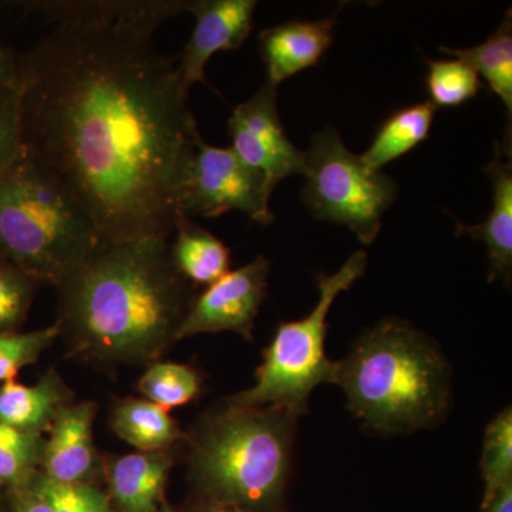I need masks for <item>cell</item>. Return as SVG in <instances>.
<instances>
[{
    "instance_id": "cell-1",
    "label": "cell",
    "mask_w": 512,
    "mask_h": 512,
    "mask_svg": "<svg viewBox=\"0 0 512 512\" xmlns=\"http://www.w3.org/2000/svg\"><path fill=\"white\" fill-rule=\"evenodd\" d=\"M18 55L23 150L79 202L104 244L170 238L197 121L154 30L57 20Z\"/></svg>"
},
{
    "instance_id": "cell-2",
    "label": "cell",
    "mask_w": 512,
    "mask_h": 512,
    "mask_svg": "<svg viewBox=\"0 0 512 512\" xmlns=\"http://www.w3.org/2000/svg\"><path fill=\"white\" fill-rule=\"evenodd\" d=\"M56 288L70 353L101 363L157 362L191 302L163 238L106 244Z\"/></svg>"
},
{
    "instance_id": "cell-3",
    "label": "cell",
    "mask_w": 512,
    "mask_h": 512,
    "mask_svg": "<svg viewBox=\"0 0 512 512\" xmlns=\"http://www.w3.org/2000/svg\"><path fill=\"white\" fill-rule=\"evenodd\" d=\"M349 409L370 429L407 433L439 423L450 404V369L440 350L402 320L386 319L336 363Z\"/></svg>"
},
{
    "instance_id": "cell-4",
    "label": "cell",
    "mask_w": 512,
    "mask_h": 512,
    "mask_svg": "<svg viewBox=\"0 0 512 512\" xmlns=\"http://www.w3.org/2000/svg\"><path fill=\"white\" fill-rule=\"evenodd\" d=\"M104 245L79 202L25 150L0 174V261L57 286Z\"/></svg>"
},
{
    "instance_id": "cell-5",
    "label": "cell",
    "mask_w": 512,
    "mask_h": 512,
    "mask_svg": "<svg viewBox=\"0 0 512 512\" xmlns=\"http://www.w3.org/2000/svg\"><path fill=\"white\" fill-rule=\"evenodd\" d=\"M295 416L276 407L227 404L191 437V474L215 503L264 512L281 498Z\"/></svg>"
},
{
    "instance_id": "cell-6",
    "label": "cell",
    "mask_w": 512,
    "mask_h": 512,
    "mask_svg": "<svg viewBox=\"0 0 512 512\" xmlns=\"http://www.w3.org/2000/svg\"><path fill=\"white\" fill-rule=\"evenodd\" d=\"M367 254L357 251L335 274L318 279L319 301L305 318L276 329L256 372L255 384L228 399L238 407H276L298 417L319 384L333 383L336 363L325 352L328 315L340 293L365 275Z\"/></svg>"
},
{
    "instance_id": "cell-7",
    "label": "cell",
    "mask_w": 512,
    "mask_h": 512,
    "mask_svg": "<svg viewBox=\"0 0 512 512\" xmlns=\"http://www.w3.org/2000/svg\"><path fill=\"white\" fill-rule=\"evenodd\" d=\"M305 157L302 198L313 217L348 227L362 244H373L396 201V181L370 170L332 128L313 136Z\"/></svg>"
},
{
    "instance_id": "cell-8",
    "label": "cell",
    "mask_w": 512,
    "mask_h": 512,
    "mask_svg": "<svg viewBox=\"0 0 512 512\" xmlns=\"http://www.w3.org/2000/svg\"><path fill=\"white\" fill-rule=\"evenodd\" d=\"M272 191L265 175L245 164L231 147L211 146L201 137L184 168L177 211L191 220L237 211L269 225L275 221L269 207Z\"/></svg>"
},
{
    "instance_id": "cell-9",
    "label": "cell",
    "mask_w": 512,
    "mask_h": 512,
    "mask_svg": "<svg viewBox=\"0 0 512 512\" xmlns=\"http://www.w3.org/2000/svg\"><path fill=\"white\" fill-rule=\"evenodd\" d=\"M231 148L249 167L264 174L274 188L285 178L305 175V151L286 136L279 116L278 87L266 82L228 120Z\"/></svg>"
},
{
    "instance_id": "cell-10",
    "label": "cell",
    "mask_w": 512,
    "mask_h": 512,
    "mask_svg": "<svg viewBox=\"0 0 512 512\" xmlns=\"http://www.w3.org/2000/svg\"><path fill=\"white\" fill-rule=\"evenodd\" d=\"M268 278L269 261L259 255L208 285L197 298L191 299L177 340L218 332H235L251 340L268 289Z\"/></svg>"
},
{
    "instance_id": "cell-11",
    "label": "cell",
    "mask_w": 512,
    "mask_h": 512,
    "mask_svg": "<svg viewBox=\"0 0 512 512\" xmlns=\"http://www.w3.org/2000/svg\"><path fill=\"white\" fill-rule=\"evenodd\" d=\"M256 6L255 0H190L188 13L194 15L195 26L178 56V72L188 89L192 84L205 83V67L215 53L244 45Z\"/></svg>"
},
{
    "instance_id": "cell-12",
    "label": "cell",
    "mask_w": 512,
    "mask_h": 512,
    "mask_svg": "<svg viewBox=\"0 0 512 512\" xmlns=\"http://www.w3.org/2000/svg\"><path fill=\"white\" fill-rule=\"evenodd\" d=\"M97 404L69 403L50 424L39 473L59 484H93L100 461L94 446Z\"/></svg>"
},
{
    "instance_id": "cell-13",
    "label": "cell",
    "mask_w": 512,
    "mask_h": 512,
    "mask_svg": "<svg viewBox=\"0 0 512 512\" xmlns=\"http://www.w3.org/2000/svg\"><path fill=\"white\" fill-rule=\"evenodd\" d=\"M338 19H293L262 30L259 50L266 67V82L278 87L289 77L316 66L328 52Z\"/></svg>"
},
{
    "instance_id": "cell-14",
    "label": "cell",
    "mask_w": 512,
    "mask_h": 512,
    "mask_svg": "<svg viewBox=\"0 0 512 512\" xmlns=\"http://www.w3.org/2000/svg\"><path fill=\"white\" fill-rule=\"evenodd\" d=\"M171 466L170 450L138 451L116 458L107 471L113 512H160Z\"/></svg>"
},
{
    "instance_id": "cell-15",
    "label": "cell",
    "mask_w": 512,
    "mask_h": 512,
    "mask_svg": "<svg viewBox=\"0 0 512 512\" xmlns=\"http://www.w3.org/2000/svg\"><path fill=\"white\" fill-rule=\"evenodd\" d=\"M493 184V207L483 224L468 225L456 220L457 235L484 242L490 258V281H511L512 272V164L504 160L500 147L484 167Z\"/></svg>"
},
{
    "instance_id": "cell-16",
    "label": "cell",
    "mask_w": 512,
    "mask_h": 512,
    "mask_svg": "<svg viewBox=\"0 0 512 512\" xmlns=\"http://www.w3.org/2000/svg\"><path fill=\"white\" fill-rule=\"evenodd\" d=\"M72 399L55 369L47 370L33 386L9 380L0 386V421L13 429L45 434L59 410Z\"/></svg>"
},
{
    "instance_id": "cell-17",
    "label": "cell",
    "mask_w": 512,
    "mask_h": 512,
    "mask_svg": "<svg viewBox=\"0 0 512 512\" xmlns=\"http://www.w3.org/2000/svg\"><path fill=\"white\" fill-rule=\"evenodd\" d=\"M190 0H126V2H26L30 12L40 13L50 22L67 18H93L106 22H126L156 30L165 19L188 12Z\"/></svg>"
},
{
    "instance_id": "cell-18",
    "label": "cell",
    "mask_w": 512,
    "mask_h": 512,
    "mask_svg": "<svg viewBox=\"0 0 512 512\" xmlns=\"http://www.w3.org/2000/svg\"><path fill=\"white\" fill-rule=\"evenodd\" d=\"M170 255L175 269L194 285H211L229 272L231 255L221 239L208 229L180 215L175 222Z\"/></svg>"
},
{
    "instance_id": "cell-19",
    "label": "cell",
    "mask_w": 512,
    "mask_h": 512,
    "mask_svg": "<svg viewBox=\"0 0 512 512\" xmlns=\"http://www.w3.org/2000/svg\"><path fill=\"white\" fill-rule=\"evenodd\" d=\"M437 107L430 101L402 107L380 124L372 144L360 156L373 171H382L387 164L406 156L430 137Z\"/></svg>"
},
{
    "instance_id": "cell-20",
    "label": "cell",
    "mask_w": 512,
    "mask_h": 512,
    "mask_svg": "<svg viewBox=\"0 0 512 512\" xmlns=\"http://www.w3.org/2000/svg\"><path fill=\"white\" fill-rule=\"evenodd\" d=\"M110 423L114 433L138 451L170 450L188 439L167 410L146 399L120 400L113 407Z\"/></svg>"
},
{
    "instance_id": "cell-21",
    "label": "cell",
    "mask_w": 512,
    "mask_h": 512,
    "mask_svg": "<svg viewBox=\"0 0 512 512\" xmlns=\"http://www.w3.org/2000/svg\"><path fill=\"white\" fill-rule=\"evenodd\" d=\"M447 55L456 57L483 77L494 93L512 114V16L511 9L497 30L483 43L468 49L440 47Z\"/></svg>"
},
{
    "instance_id": "cell-22",
    "label": "cell",
    "mask_w": 512,
    "mask_h": 512,
    "mask_svg": "<svg viewBox=\"0 0 512 512\" xmlns=\"http://www.w3.org/2000/svg\"><path fill=\"white\" fill-rule=\"evenodd\" d=\"M137 389L148 402L168 412L192 402L200 394L201 379L197 370L190 366L154 362L138 380Z\"/></svg>"
},
{
    "instance_id": "cell-23",
    "label": "cell",
    "mask_w": 512,
    "mask_h": 512,
    "mask_svg": "<svg viewBox=\"0 0 512 512\" xmlns=\"http://www.w3.org/2000/svg\"><path fill=\"white\" fill-rule=\"evenodd\" d=\"M45 434L13 429L0 421V490L25 484L39 471Z\"/></svg>"
},
{
    "instance_id": "cell-24",
    "label": "cell",
    "mask_w": 512,
    "mask_h": 512,
    "mask_svg": "<svg viewBox=\"0 0 512 512\" xmlns=\"http://www.w3.org/2000/svg\"><path fill=\"white\" fill-rule=\"evenodd\" d=\"M481 473L485 484L483 505L512 483L511 407L497 414L485 429Z\"/></svg>"
},
{
    "instance_id": "cell-25",
    "label": "cell",
    "mask_w": 512,
    "mask_h": 512,
    "mask_svg": "<svg viewBox=\"0 0 512 512\" xmlns=\"http://www.w3.org/2000/svg\"><path fill=\"white\" fill-rule=\"evenodd\" d=\"M430 103L439 107L463 106L481 90L478 74L461 60H429L426 74Z\"/></svg>"
},
{
    "instance_id": "cell-26",
    "label": "cell",
    "mask_w": 512,
    "mask_h": 512,
    "mask_svg": "<svg viewBox=\"0 0 512 512\" xmlns=\"http://www.w3.org/2000/svg\"><path fill=\"white\" fill-rule=\"evenodd\" d=\"M59 338L56 323L33 332L0 333V383L15 380L23 367L35 363Z\"/></svg>"
},
{
    "instance_id": "cell-27",
    "label": "cell",
    "mask_w": 512,
    "mask_h": 512,
    "mask_svg": "<svg viewBox=\"0 0 512 512\" xmlns=\"http://www.w3.org/2000/svg\"><path fill=\"white\" fill-rule=\"evenodd\" d=\"M39 284L33 276L0 261V333L18 332Z\"/></svg>"
},
{
    "instance_id": "cell-28",
    "label": "cell",
    "mask_w": 512,
    "mask_h": 512,
    "mask_svg": "<svg viewBox=\"0 0 512 512\" xmlns=\"http://www.w3.org/2000/svg\"><path fill=\"white\" fill-rule=\"evenodd\" d=\"M29 484L56 512H113L109 497L93 484H59L37 471Z\"/></svg>"
},
{
    "instance_id": "cell-29",
    "label": "cell",
    "mask_w": 512,
    "mask_h": 512,
    "mask_svg": "<svg viewBox=\"0 0 512 512\" xmlns=\"http://www.w3.org/2000/svg\"><path fill=\"white\" fill-rule=\"evenodd\" d=\"M22 151V113L18 89L0 86V174Z\"/></svg>"
},
{
    "instance_id": "cell-30",
    "label": "cell",
    "mask_w": 512,
    "mask_h": 512,
    "mask_svg": "<svg viewBox=\"0 0 512 512\" xmlns=\"http://www.w3.org/2000/svg\"><path fill=\"white\" fill-rule=\"evenodd\" d=\"M5 505L8 512H56L42 495L33 490L29 481L5 490Z\"/></svg>"
},
{
    "instance_id": "cell-31",
    "label": "cell",
    "mask_w": 512,
    "mask_h": 512,
    "mask_svg": "<svg viewBox=\"0 0 512 512\" xmlns=\"http://www.w3.org/2000/svg\"><path fill=\"white\" fill-rule=\"evenodd\" d=\"M18 55L0 40V86H18Z\"/></svg>"
},
{
    "instance_id": "cell-32",
    "label": "cell",
    "mask_w": 512,
    "mask_h": 512,
    "mask_svg": "<svg viewBox=\"0 0 512 512\" xmlns=\"http://www.w3.org/2000/svg\"><path fill=\"white\" fill-rule=\"evenodd\" d=\"M483 512H512V483L504 485L487 504H484Z\"/></svg>"
},
{
    "instance_id": "cell-33",
    "label": "cell",
    "mask_w": 512,
    "mask_h": 512,
    "mask_svg": "<svg viewBox=\"0 0 512 512\" xmlns=\"http://www.w3.org/2000/svg\"><path fill=\"white\" fill-rule=\"evenodd\" d=\"M202 512H241L238 510H235V508L227 507V505H220L218 504V507H212L210 510H205Z\"/></svg>"
},
{
    "instance_id": "cell-34",
    "label": "cell",
    "mask_w": 512,
    "mask_h": 512,
    "mask_svg": "<svg viewBox=\"0 0 512 512\" xmlns=\"http://www.w3.org/2000/svg\"><path fill=\"white\" fill-rule=\"evenodd\" d=\"M160 512H174V511H173V510H171V508H170V507H168V505H167V504H164V503H163V505H161Z\"/></svg>"
},
{
    "instance_id": "cell-35",
    "label": "cell",
    "mask_w": 512,
    "mask_h": 512,
    "mask_svg": "<svg viewBox=\"0 0 512 512\" xmlns=\"http://www.w3.org/2000/svg\"><path fill=\"white\" fill-rule=\"evenodd\" d=\"M0 512H8V510H6L5 501H3V504H0Z\"/></svg>"
}]
</instances>
